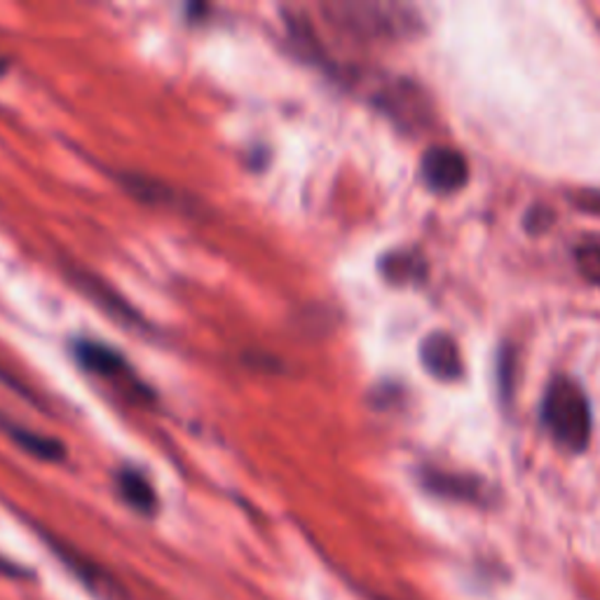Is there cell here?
I'll return each mask as SVG.
<instances>
[{"instance_id": "14", "label": "cell", "mask_w": 600, "mask_h": 600, "mask_svg": "<svg viewBox=\"0 0 600 600\" xmlns=\"http://www.w3.org/2000/svg\"><path fill=\"white\" fill-rule=\"evenodd\" d=\"M513 364H517V359H513L511 348H505L500 352V366H497V375H500V392L505 399H509L513 392Z\"/></svg>"}, {"instance_id": "7", "label": "cell", "mask_w": 600, "mask_h": 600, "mask_svg": "<svg viewBox=\"0 0 600 600\" xmlns=\"http://www.w3.org/2000/svg\"><path fill=\"white\" fill-rule=\"evenodd\" d=\"M420 484L432 495L445 497V500L457 502H486V484L478 476L460 474V472H443L439 467H424L420 472Z\"/></svg>"}, {"instance_id": "13", "label": "cell", "mask_w": 600, "mask_h": 600, "mask_svg": "<svg viewBox=\"0 0 600 600\" xmlns=\"http://www.w3.org/2000/svg\"><path fill=\"white\" fill-rule=\"evenodd\" d=\"M575 261L579 272L585 274V278L600 288V239L598 242H587L579 245L575 251Z\"/></svg>"}, {"instance_id": "4", "label": "cell", "mask_w": 600, "mask_h": 600, "mask_svg": "<svg viewBox=\"0 0 600 600\" xmlns=\"http://www.w3.org/2000/svg\"><path fill=\"white\" fill-rule=\"evenodd\" d=\"M420 174L427 188L441 195H451L462 191L469 181L467 158L455 148L434 146L422 156Z\"/></svg>"}, {"instance_id": "1", "label": "cell", "mask_w": 600, "mask_h": 600, "mask_svg": "<svg viewBox=\"0 0 600 600\" xmlns=\"http://www.w3.org/2000/svg\"><path fill=\"white\" fill-rule=\"evenodd\" d=\"M319 12L333 31L362 43H397L414 38L420 31L416 8L375 0H333L321 3Z\"/></svg>"}, {"instance_id": "15", "label": "cell", "mask_w": 600, "mask_h": 600, "mask_svg": "<svg viewBox=\"0 0 600 600\" xmlns=\"http://www.w3.org/2000/svg\"><path fill=\"white\" fill-rule=\"evenodd\" d=\"M552 223H554V212L548 207H533L525 214V230L533 233V235L548 230Z\"/></svg>"}, {"instance_id": "8", "label": "cell", "mask_w": 600, "mask_h": 600, "mask_svg": "<svg viewBox=\"0 0 600 600\" xmlns=\"http://www.w3.org/2000/svg\"><path fill=\"white\" fill-rule=\"evenodd\" d=\"M73 354L84 369L101 375V378H125L129 371L125 356L115 352L113 348L104 346V342L88 340V338L78 340L73 346Z\"/></svg>"}, {"instance_id": "12", "label": "cell", "mask_w": 600, "mask_h": 600, "mask_svg": "<svg viewBox=\"0 0 600 600\" xmlns=\"http://www.w3.org/2000/svg\"><path fill=\"white\" fill-rule=\"evenodd\" d=\"M120 183H123V188L127 193H132L136 200H141V202H148V204H179V207H181L179 195L171 191L169 185H165L156 179H146L141 174H129V171H125V174H120Z\"/></svg>"}, {"instance_id": "6", "label": "cell", "mask_w": 600, "mask_h": 600, "mask_svg": "<svg viewBox=\"0 0 600 600\" xmlns=\"http://www.w3.org/2000/svg\"><path fill=\"white\" fill-rule=\"evenodd\" d=\"M71 278L82 294L90 296L92 303H97L113 321L125 324V327H136V329L144 327V317H139V313H136L134 307L120 296L117 291H113L104 280L94 278V274L88 270H71Z\"/></svg>"}, {"instance_id": "11", "label": "cell", "mask_w": 600, "mask_h": 600, "mask_svg": "<svg viewBox=\"0 0 600 600\" xmlns=\"http://www.w3.org/2000/svg\"><path fill=\"white\" fill-rule=\"evenodd\" d=\"M117 493L123 500L141 513H152L158 507V497L152 486L146 482V476L134 469H120L115 476Z\"/></svg>"}, {"instance_id": "2", "label": "cell", "mask_w": 600, "mask_h": 600, "mask_svg": "<svg viewBox=\"0 0 600 600\" xmlns=\"http://www.w3.org/2000/svg\"><path fill=\"white\" fill-rule=\"evenodd\" d=\"M540 418L544 430L568 453H585L589 449L591 432H593V416L589 397L568 375H554L548 381Z\"/></svg>"}, {"instance_id": "16", "label": "cell", "mask_w": 600, "mask_h": 600, "mask_svg": "<svg viewBox=\"0 0 600 600\" xmlns=\"http://www.w3.org/2000/svg\"><path fill=\"white\" fill-rule=\"evenodd\" d=\"M5 71V61L3 59H0V73H3Z\"/></svg>"}, {"instance_id": "3", "label": "cell", "mask_w": 600, "mask_h": 600, "mask_svg": "<svg viewBox=\"0 0 600 600\" xmlns=\"http://www.w3.org/2000/svg\"><path fill=\"white\" fill-rule=\"evenodd\" d=\"M371 99L373 104L385 111L399 127L418 129L430 123L432 106L416 82L401 78L381 80L378 84H373Z\"/></svg>"}, {"instance_id": "9", "label": "cell", "mask_w": 600, "mask_h": 600, "mask_svg": "<svg viewBox=\"0 0 600 600\" xmlns=\"http://www.w3.org/2000/svg\"><path fill=\"white\" fill-rule=\"evenodd\" d=\"M427 272H430V265L418 249H397L381 259V274L389 284H422Z\"/></svg>"}, {"instance_id": "5", "label": "cell", "mask_w": 600, "mask_h": 600, "mask_svg": "<svg viewBox=\"0 0 600 600\" xmlns=\"http://www.w3.org/2000/svg\"><path fill=\"white\" fill-rule=\"evenodd\" d=\"M420 364L441 383H457L465 375V359H462L457 340L445 331H432L422 338Z\"/></svg>"}, {"instance_id": "10", "label": "cell", "mask_w": 600, "mask_h": 600, "mask_svg": "<svg viewBox=\"0 0 600 600\" xmlns=\"http://www.w3.org/2000/svg\"><path fill=\"white\" fill-rule=\"evenodd\" d=\"M0 430H3L16 445H20L24 453L38 457L43 462H59L66 455V449L59 439L33 432V430H29V427L16 424L8 418H0Z\"/></svg>"}]
</instances>
